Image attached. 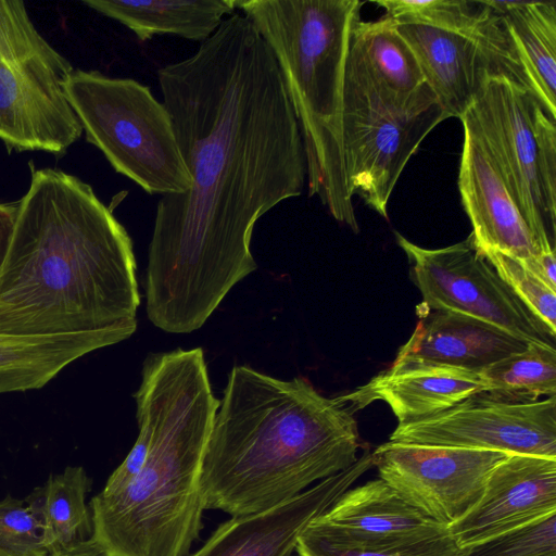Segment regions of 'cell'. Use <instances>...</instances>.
Wrapping results in <instances>:
<instances>
[{"mask_svg": "<svg viewBox=\"0 0 556 556\" xmlns=\"http://www.w3.org/2000/svg\"><path fill=\"white\" fill-rule=\"evenodd\" d=\"M157 76L192 184L156 205L147 314L181 334L201 328L257 268L253 228L302 193L306 162L276 59L243 14L224 18L192 55Z\"/></svg>", "mask_w": 556, "mask_h": 556, "instance_id": "obj_1", "label": "cell"}, {"mask_svg": "<svg viewBox=\"0 0 556 556\" xmlns=\"http://www.w3.org/2000/svg\"><path fill=\"white\" fill-rule=\"evenodd\" d=\"M29 165L0 269V334L128 339L140 303L131 238L89 184Z\"/></svg>", "mask_w": 556, "mask_h": 556, "instance_id": "obj_2", "label": "cell"}, {"mask_svg": "<svg viewBox=\"0 0 556 556\" xmlns=\"http://www.w3.org/2000/svg\"><path fill=\"white\" fill-rule=\"evenodd\" d=\"M201 469L205 509L231 517L276 506L358 459L355 410L304 378L281 380L235 366Z\"/></svg>", "mask_w": 556, "mask_h": 556, "instance_id": "obj_3", "label": "cell"}, {"mask_svg": "<svg viewBox=\"0 0 556 556\" xmlns=\"http://www.w3.org/2000/svg\"><path fill=\"white\" fill-rule=\"evenodd\" d=\"M134 396L148 452L124 489L92 497L91 538L112 556H187L202 529V462L220 403L202 349L149 354Z\"/></svg>", "mask_w": 556, "mask_h": 556, "instance_id": "obj_4", "label": "cell"}, {"mask_svg": "<svg viewBox=\"0 0 556 556\" xmlns=\"http://www.w3.org/2000/svg\"><path fill=\"white\" fill-rule=\"evenodd\" d=\"M357 0H237L270 48L300 129L308 197L358 232L344 169L342 111Z\"/></svg>", "mask_w": 556, "mask_h": 556, "instance_id": "obj_5", "label": "cell"}, {"mask_svg": "<svg viewBox=\"0 0 556 556\" xmlns=\"http://www.w3.org/2000/svg\"><path fill=\"white\" fill-rule=\"evenodd\" d=\"M447 116L426 84L399 94L369 68L352 33L345 66L342 140L346 186L379 215L426 136Z\"/></svg>", "mask_w": 556, "mask_h": 556, "instance_id": "obj_6", "label": "cell"}, {"mask_svg": "<svg viewBox=\"0 0 556 556\" xmlns=\"http://www.w3.org/2000/svg\"><path fill=\"white\" fill-rule=\"evenodd\" d=\"M63 90L86 140L116 173L149 194L184 193L191 187L173 119L148 86L132 78L74 70Z\"/></svg>", "mask_w": 556, "mask_h": 556, "instance_id": "obj_7", "label": "cell"}, {"mask_svg": "<svg viewBox=\"0 0 556 556\" xmlns=\"http://www.w3.org/2000/svg\"><path fill=\"white\" fill-rule=\"evenodd\" d=\"M74 71L21 0H0V140L8 151L63 156L83 134L63 83Z\"/></svg>", "mask_w": 556, "mask_h": 556, "instance_id": "obj_8", "label": "cell"}, {"mask_svg": "<svg viewBox=\"0 0 556 556\" xmlns=\"http://www.w3.org/2000/svg\"><path fill=\"white\" fill-rule=\"evenodd\" d=\"M470 110L541 249L555 250L556 117L508 77L492 79Z\"/></svg>", "mask_w": 556, "mask_h": 556, "instance_id": "obj_9", "label": "cell"}, {"mask_svg": "<svg viewBox=\"0 0 556 556\" xmlns=\"http://www.w3.org/2000/svg\"><path fill=\"white\" fill-rule=\"evenodd\" d=\"M412 263L425 307L460 313L528 342L555 346L556 333L502 280L470 233L464 241L425 249L395 232Z\"/></svg>", "mask_w": 556, "mask_h": 556, "instance_id": "obj_10", "label": "cell"}, {"mask_svg": "<svg viewBox=\"0 0 556 556\" xmlns=\"http://www.w3.org/2000/svg\"><path fill=\"white\" fill-rule=\"evenodd\" d=\"M389 441L556 458V395L509 403L476 393L435 415L397 424Z\"/></svg>", "mask_w": 556, "mask_h": 556, "instance_id": "obj_11", "label": "cell"}, {"mask_svg": "<svg viewBox=\"0 0 556 556\" xmlns=\"http://www.w3.org/2000/svg\"><path fill=\"white\" fill-rule=\"evenodd\" d=\"M393 24L414 52L426 84L447 118L460 119L494 78L508 77L529 89L496 13L476 31Z\"/></svg>", "mask_w": 556, "mask_h": 556, "instance_id": "obj_12", "label": "cell"}, {"mask_svg": "<svg viewBox=\"0 0 556 556\" xmlns=\"http://www.w3.org/2000/svg\"><path fill=\"white\" fill-rule=\"evenodd\" d=\"M501 451L386 442L372 453L380 479L409 505L448 527L481 497Z\"/></svg>", "mask_w": 556, "mask_h": 556, "instance_id": "obj_13", "label": "cell"}, {"mask_svg": "<svg viewBox=\"0 0 556 556\" xmlns=\"http://www.w3.org/2000/svg\"><path fill=\"white\" fill-rule=\"evenodd\" d=\"M446 532L378 478L343 492L302 535L337 546L392 548Z\"/></svg>", "mask_w": 556, "mask_h": 556, "instance_id": "obj_14", "label": "cell"}, {"mask_svg": "<svg viewBox=\"0 0 556 556\" xmlns=\"http://www.w3.org/2000/svg\"><path fill=\"white\" fill-rule=\"evenodd\" d=\"M556 514V458L509 453L490 473L479 501L447 527L459 549Z\"/></svg>", "mask_w": 556, "mask_h": 556, "instance_id": "obj_15", "label": "cell"}, {"mask_svg": "<svg viewBox=\"0 0 556 556\" xmlns=\"http://www.w3.org/2000/svg\"><path fill=\"white\" fill-rule=\"evenodd\" d=\"M372 467L364 448L355 464L268 509L231 517L191 556H293L308 525Z\"/></svg>", "mask_w": 556, "mask_h": 556, "instance_id": "obj_16", "label": "cell"}, {"mask_svg": "<svg viewBox=\"0 0 556 556\" xmlns=\"http://www.w3.org/2000/svg\"><path fill=\"white\" fill-rule=\"evenodd\" d=\"M460 121L464 144L458 189L477 248L500 251L519 262L544 252L515 203L470 109Z\"/></svg>", "mask_w": 556, "mask_h": 556, "instance_id": "obj_17", "label": "cell"}, {"mask_svg": "<svg viewBox=\"0 0 556 556\" xmlns=\"http://www.w3.org/2000/svg\"><path fill=\"white\" fill-rule=\"evenodd\" d=\"M485 389L481 371L419 359H394L388 369L340 397L355 412L382 401L399 424H405L446 410Z\"/></svg>", "mask_w": 556, "mask_h": 556, "instance_id": "obj_18", "label": "cell"}, {"mask_svg": "<svg viewBox=\"0 0 556 556\" xmlns=\"http://www.w3.org/2000/svg\"><path fill=\"white\" fill-rule=\"evenodd\" d=\"M420 317L395 359H419L481 371L529 342L467 315L419 305Z\"/></svg>", "mask_w": 556, "mask_h": 556, "instance_id": "obj_19", "label": "cell"}, {"mask_svg": "<svg viewBox=\"0 0 556 556\" xmlns=\"http://www.w3.org/2000/svg\"><path fill=\"white\" fill-rule=\"evenodd\" d=\"M484 2L500 16L530 91L556 117V2Z\"/></svg>", "mask_w": 556, "mask_h": 556, "instance_id": "obj_20", "label": "cell"}, {"mask_svg": "<svg viewBox=\"0 0 556 556\" xmlns=\"http://www.w3.org/2000/svg\"><path fill=\"white\" fill-rule=\"evenodd\" d=\"M124 340L112 332L55 337L0 334V394L40 389L74 361Z\"/></svg>", "mask_w": 556, "mask_h": 556, "instance_id": "obj_21", "label": "cell"}, {"mask_svg": "<svg viewBox=\"0 0 556 556\" xmlns=\"http://www.w3.org/2000/svg\"><path fill=\"white\" fill-rule=\"evenodd\" d=\"M84 4L119 22L140 41L169 34L202 42L237 9V0H85Z\"/></svg>", "mask_w": 556, "mask_h": 556, "instance_id": "obj_22", "label": "cell"}, {"mask_svg": "<svg viewBox=\"0 0 556 556\" xmlns=\"http://www.w3.org/2000/svg\"><path fill=\"white\" fill-rule=\"evenodd\" d=\"M89 482L83 467L70 466L25 497L41 521L50 553L92 536L91 514L86 504Z\"/></svg>", "mask_w": 556, "mask_h": 556, "instance_id": "obj_23", "label": "cell"}, {"mask_svg": "<svg viewBox=\"0 0 556 556\" xmlns=\"http://www.w3.org/2000/svg\"><path fill=\"white\" fill-rule=\"evenodd\" d=\"M486 381L485 393L509 403H532L542 395H556L555 346L529 342L481 370Z\"/></svg>", "mask_w": 556, "mask_h": 556, "instance_id": "obj_24", "label": "cell"}, {"mask_svg": "<svg viewBox=\"0 0 556 556\" xmlns=\"http://www.w3.org/2000/svg\"><path fill=\"white\" fill-rule=\"evenodd\" d=\"M353 35L375 76L392 91L410 96L426 85L410 47L391 20L356 23Z\"/></svg>", "mask_w": 556, "mask_h": 556, "instance_id": "obj_25", "label": "cell"}, {"mask_svg": "<svg viewBox=\"0 0 556 556\" xmlns=\"http://www.w3.org/2000/svg\"><path fill=\"white\" fill-rule=\"evenodd\" d=\"M384 17L397 24H419L455 31H476L495 13L484 1L465 0H380Z\"/></svg>", "mask_w": 556, "mask_h": 556, "instance_id": "obj_26", "label": "cell"}, {"mask_svg": "<svg viewBox=\"0 0 556 556\" xmlns=\"http://www.w3.org/2000/svg\"><path fill=\"white\" fill-rule=\"evenodd\" d=\"M41 521L24 500L10 495L0 501V556H47Z\"/></svg>", "mask_w": 556, "mask_h": 556, "instance_id": "obj_27", "label": "cell"}, {"mask_svg": "<svg viewBox=\"0 0 556 556\" xmlns=\"http://www.w3.org/2000/svg\"><path fill=\"white\" fill-rule=\"evenodd\" d=\"M480 251L521 302L556 333V291L516 258L495 250Z\"/></svg>", "mask_w": 556, "mask_h": 556, "instance_id": "obj_28", "label": "cell"}, {"mask_svg": "<svg viewBox=\"0 0 556 556\" xmlns=\"http://www.w3.org/2000/svg\"><path fill=\"white\" fill-rule=\"evenodd\" d=\"M457 556H556V514L460 549Z\"/></svg>", "mask_w": 556, "mask_h": 556, "instance_id": "obj_29", "label": "cell"}, {"mask_svg": "<svg viewBox=\"0 0 556 556\" xmlns=\"http://www.w3.org/2000/svg\"><path fill=\"white\" fill-rule=\"evenodd\" d=\"M298 556H457L460 552L450 532L392 548H358L330 545L301 534Z\"/></svg>", "mask_w": 556, "mask_h": 556, "instance_id": "obj_30", "label": "cell"}, {"mask_svg": "<svg viewBox=\"0 0 556 556\" xmlns=\"http://www.w3.org/2000/svg\"><path fill=\"white\" fill-rule=\"evenodd\" d=\"M520 264L552 290L556 291L555 250L541 252L528 261L520 262Z\"/></svg>", "mask_w": 556, "mask_h": 556, "instance_id": "obj_31", "label": "cell"}, {"mask_svg": "<svg viewBox=\"0 0 556 556\" xmlns=\"http://www.w3.org/2000/svg\"><path fill=\"white\" fill-rule=\"evenodd\" d=\"M17 211L18 201L0 203V269L5 261L12 240Z\"/></svg>", "mask_w": 556, "mask_h": 556, "instance_id": "obj_32", "label": "cell"}, {"mask_svg": "<svg viewBox=\"0 0 556 556\" xmlns=\"http://www.w3.org/2000/svg\"><path fill=\"white\" fill-rule=\"evenodd\" d=\"M47 556H112L94 539L90 538L84 542L51 552Z\"/></svg>", "mask_w": 556, "mask_h": 556, "instance_id": "obj_33", "label": "cell"}]
</instances>
